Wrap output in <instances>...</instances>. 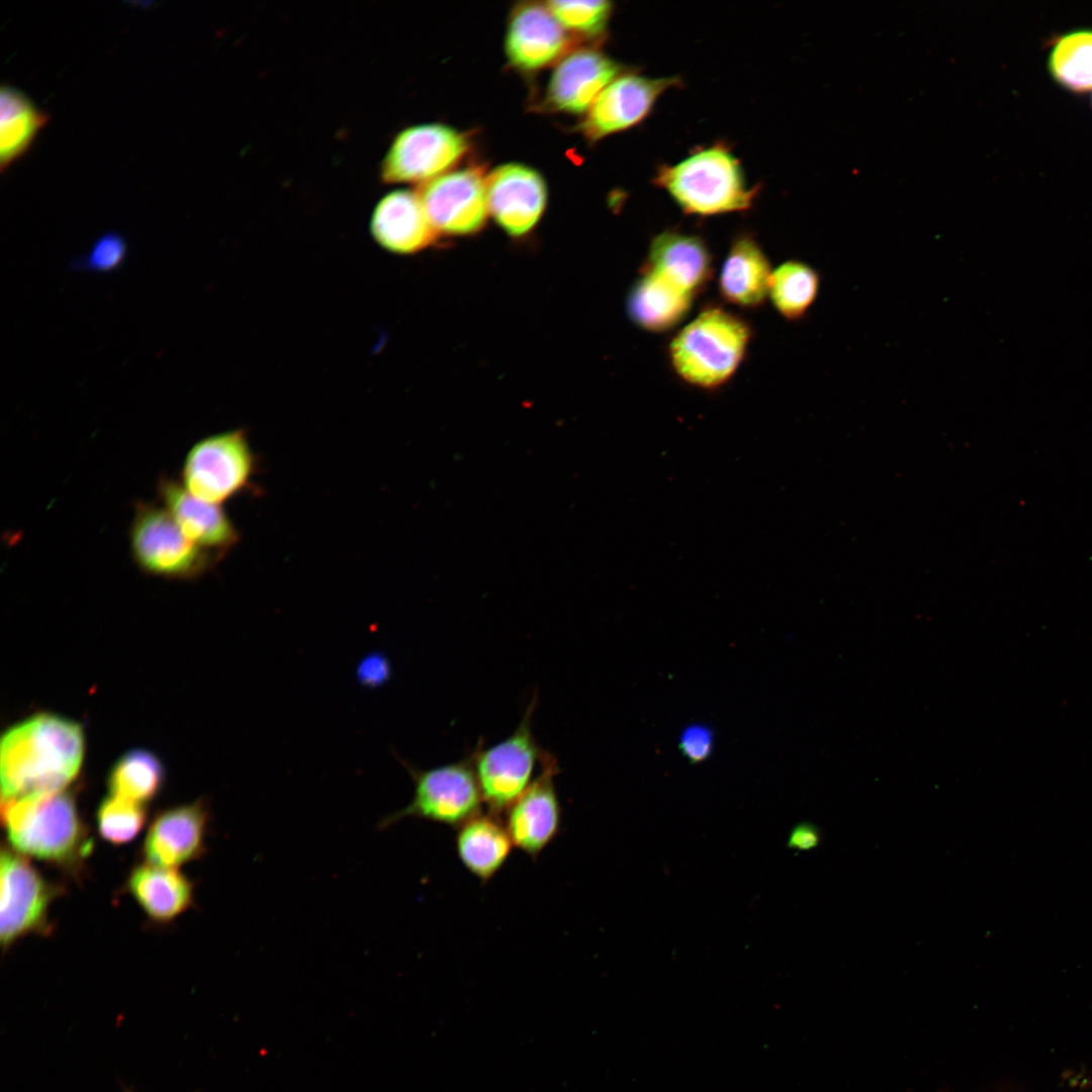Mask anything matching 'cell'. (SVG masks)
I'll use <instances>...</instances> for the list:
<instances>
[{
    "label": "cell",
    "instance_id": "1",
    "mask_svg": "<svg viewBox=\"0 0 1092 1092\" xmlns=\"http://www.w3.org/2000/svg\"><path fill=\"white\" fill-rule=\"evenodd\" d=\"M85 753L81 725L40 713L10 727L0 745L2 800L65 791L79 775Z\"/></svg>",
    "mask_w": 1092,
    "mask_h": 1092
},
{
    "label": "cell",
    "instance_id": "2",
    "mask_svg": "<svg viewBox=\"0 0 1092 1092\" xmlns=\"http://www.w3.org/2000/svg\"><path fill=\"white\" fill-rule=\"evenodd\" d=\"M1 816L11 846L18 852L59 864H72L91 849L76 801L69 792L2 800Z\"/></svg>",
    "mask_w": 1092,
    "mask_h": 1092
},
{
    "label": "cell",
    "instance_id": "3",
    "mask_svg": "<svg viewBox=\"0 0 1092 1092\" xmlns=\"http://www.w3.org/2000/svg\"><path fill=\"white\" fill-rule=\"evenodd\" d=\"M655 185L687 213L715 215L751 207L757 188L750 187L740 162L724 145L696 151L673 165L661 166Z\"/></svg>",
    "mask_w": 1092,
    "mask_h": 1092
},
{
    "label": "cell",
    "instance_id": "4",
    "mask_svg": "<svg viewBox=\"0 0 1092 1092\" xmlns=\"http://www.w3.org/2000/svg\"><path fill=\"white\" fill-rule=\"evenodd\" d=\"M751 332L748 323L733 312L715 306L705 308L670 341L671 368L693 386L719 387L741 364Z\"/></svg>",
    "mask_w": 1092,
    "mask_h": 1092
},
{
    "label": "cell",
    "instance_id": "5",
    "mask_svg": "<svg viewBox=\"0 0 1092 1092\" xmlns=\"http://www.w3.org/2000/svg\"><path fill=\"white\" fill-rule=\"evenodd\" d=\"M128 536L134 564L154 577L195 580L210 571L220 557L190 541L157 503L134 504Z\"/></svg>",
    "mask_w": 1092,
    "mask_h": 1092
},
{
    "label": "cell",
    "instance_id": "6",
    "mask_svg": "<svg viewBox=\"0 0 1092 1092\" xmlns=\"http://www.w3.org/2000/svg\"><path fill=\"white\" fill-rule=\"evenodd\" d=\"M403 765L415 784L413 799L405 807L382 817L379 829L406 818L458 828L481 813L483 800L472 763L458 761L427 770Z\"/></svg>",
    "mask_w": 1092,
    "mask_h": 1092
},
{
    "label": "cell",
    "instance_id": "7",
    "mask_svg": "<svg viewBox=\"0 0 1092 1092\" xmlns=\"http://www.w3.org/2000/svg\"><path fill=\"white\" fill-rule=\"evenodd\" d=\"M255 468L247 435L233 430L196 442L185 457L180 481L196 498L220 506L250 484Z\"/></svg>",
    "mask_w": 1092,
    "mask_h": 1092
},
{
    "label": "cell",
    "instance_id": "8",
    "mask_svg": "<svg viewBox=\"0 0 1092 1092\" xmlns=\"http://www.w3.org/2000/svg\"><path fill=\"white\" fill-rule=\"evenodd\" d=\"M535 704V703H534ZM532 703L516 731L503 741L474 754L472 766L488 812L499 815L532 784L537 763L546 753L531 731Z\"/></svg>",
    "mask_w": 1092,
    "mask_h": 1092
},
{
    "label": "cell",
    "instance_id": "9",
    "mask_svg": "<svg viewBox=\"0 0 1092 1092\" xmlns=\"http://www.w3.org/2000/svg\"><path fill=\"white\" fill-rule=\"evenodd\" d=\"M468 141L443 124H420L399 132L381 164L386 183H426L443 175L467 152Z\"/></svg>",
    "mask_w": 1092,
    "mask_h": 1092
},
{
    "label": "cell",
    "instance_id": "10",
    "mask_svg": "<svg viewBox=\"0 0 1092 1092\" xmlns=\"http://www.w3.org/2000/svg\"><path fill=\"white\" fill-rule=\"evenodd\" d=\"M417 194L437 235H474L489 213L485 178L477 169L443 174L423 183Z\"/></svg>",
    "mask_w": 1092,
    "mask_h": 1092
},
{
    "label": "cell",
    "instance_id": "11",
    "mask_svg": "<svg viewBox=\"0 0 1092 1092\" xmlns=\"http://www.w3.org/2000/svg\"><path fill=\"white\" fill-rule=\"evenodd\" d=\"M0 866V938L5 947L43 927L56 889L12 850L2 849Z\"/></svg>",
    "mask_w": 1092,
    "mask_h": 1092
},
{
    "label": "cell",
    "instance_id": "12",
    "mask_svg": "<svg viewBox=\"0 0 1092 1092\" xmlns=\"http://www.w3.org/2000/svg\"><path fill=\"white\" fill-rule=\"evenodd\" d=\"M679 83L677 77L649 78L633 73L620 75L590 105L580 129L590 141L628 129L648 115L665 91Z\"/></svg>",
    "mask_w": 1092,
    "mask_h": 1092
},
{
    "label": "cell",
    "instance_id": "13",
    "mask_svg": "<svg viewBox=\"0 0 1092 1092\" xmlns=\"http://www.w3.org/2000/svg\"><path fill=\"white\" fill-rule=\"evenodd\" d=\"M556 774V760L547 753L539 775L506 810L505 826L514 845L532 858L560 832L561 806L553 781Z\"/></svg>",
    "mask_w": 1092,
    "mask_h": 1092
},
{
    "label": "cell",
    "instance_id": "14",
    "mask_svg": "<svg viewBox=\"0 0 1092 1092\" xmlns=\"http://www.w3.org/2000/svg\"><path fill=\"white\" fill-rule=\"evenodd\" d=\"M488 212L511 237L529 234L546 204V186L535 171L520 164L495 168L485 178Z\"/></svg>",
    "mask_w": 1092,
    "mask_h": 1092
},
{
    "label": "cell",
    "instance_id": "15",
    "mask_svg": "<svg viewBox=\"0 0 1092 1092\" xmlns=\"http://www.w3.org/2000/svg\"><path fill=\"white\" fill-rule=\"evenodd\" d=\"M209 811L203 800L168 809L152 823L144 843L151 864L172 868L199 857L205 850Z\"/></svg>",
    "mask_w": 1092,
    "mask_h": 1092
},
{
    "label": "cell",
    "instance_id": "16",
    "mask_svg": "<svg viewBox=\"0 0 1092 1092\" xmlns=\"http://www.w3.org/2000/svg\"><path fill=\"white\" fill-rule=\"evenodd\" d=\"M157 492L182 533L199 547L220 556L238 542L239 533L220 506L196 498L180 480L163 475Z\"/></svg>",
    "mask_w": 1092,
    "mask_h": 1092
},
{
    "label": "cell",
    "instance_id": "17",
    "mask_svg": "<svg viewBox=\"0 0 1092 1092\" xmlns=\"http://www.w3.org/2000/svg\"><path fill=\"white\" fill-rule=\"evenodd\" d=\"M569 46L567 31L547 6L529 2L513 11L506 37V52L512 65L522 70H537L556 61Z\"/></svg>",
    "mask_w": 1092,
    "mask_h": 1092
},
{
    "label": "cell",
    "instance_id": "18",
    "mask_svg": "<svg viewBox=\"0 0 1092 1092\" xmlns=\"http://www.w3.org/2000/svg\"><path fill=\"white\" fill-rule=\"evenodd\" d=\"M620 72L621 67L600 51L576 50L553 71L546 99L556 110L584 112Z\"/></svg>",
    "mask_w": 1092,
    "mask_h": 1092
},
{
    "label": "cell",
    "instance_id": "19",
    "mask_svg": "<svg viewBox=\"0 0 1092 1092\" xmlns=\"http://www.w3.org/2000/svg\"><path fill=\"white\" fill-rule=\"evenodd\" d=\"M370 226L374 240L398 255L423 251L437 237L417 192L408 190L383 196L374 208Z\"/></svg>",
    "mask_w": 1092,
    "mask_h": 1092
},
{
    "label": "cell",
    "instance_id": "20",
    "mask_svg": "<svg viewBox=\"0 0 1092 1092\" xmlns=\"http://www.w3.org/2000/svg\"><path fill=\"white\" fill-rule=\"evenodd\" d=\"M644 269L695 296L712 275V256L698 236L665 231L650 243Z\"/></svg>",
    "mask_w": 1092,
    "mask_h": 1092
},
{
    "label": "cell",
    "instance_id": "21",
    "mask_svg": "<svg viewBox=\"0 0 1092 1092\" xmlns=\"http://www.w3.org/2000/svg\"><path fill=\"white\" fill-rule=\"evenodd\" d=\"M771 273L769 261L759 244L750 236H738L720 271V294L727 302L739 307H757L768 296Z\"/></svg>",
    "mask_w": 1092,
    "mask_h": 1092
},
{
    "label": "cell",
    "instance_id": "22",
    "mask_svg": "<svg viewBox=\"0 0 1092 1092\" xmlns=\"http://www.w3.org/2000/svg\"><path fill=\"white\" fill-rule=\"evenodd\" d=\"M694 296L658 274L644 269L626 299L631 322L653 333L670 330L688 314Z\"/></svg>",
    "mask_w": 1092,
    "mask_h": 1092
},
{
    "label": "cell",
    "instance_id": "23",
    "mask_svg": "<svg viewBox=\"0 0 1092 1092\" xmlns=\"http://www.w3.org/2000/svg\"><path fill=\"white\" fill-rule=\"evenodd\" d=\"M512 838L498 816L478 814L457 828L456 853L462 866L481 883L495 877L509 859Z\"/></svg>",
    "mask_w": 1092,
    "mask_h": 1092
},
{
    "label": "cell",
    "instance_id": "24",
    "mask_svg": "<svg viewBox=\"0 0 1092 1092\" xmlns=\"http://www.w3.org/2000/svg\"><path fill=\"white\" fill-rule=\"evenodd\" d=\"M127 887L148 916L158 922L174 919L193 900L192 883L172 868L139 866L130 873Z\"/></svg>",
    "mask_w": 1092,
    "mask_h": 1092
},
{
    "label": "cell",
    "instance_id": "25",
    "mask_svg": "<svg viewBox=\"0 0 1092 1092\" xmlns=\"http://www.w3.org/2000/svg\"><path fill=\"white\" fill-rule=\"evenodd\" d=\"M49 115L22 91L10 85L0 90V162L2 171L22 156Z\"/></svg>",
    "mask_w": 1092,
    "mask_h": 1092
},
{
    "label": "cell",
    "instance_id": "26",
    "mask_svg": "<svg viewBox=\"0 0 1092 1092\" xmlns=\"http://www.w3.org/2000/svg\"><path fill=\"white\" fill-rule=\"evenodd\" d=\"M1046 68L1061 88L1084 94L1092 90V28L1082 27L1057 35L1051 43Z\"/></svg>",
    "mask_w": 1092,
    "mask_h": 1092
},
{
    "label": "cell",
    "instance_id": "27",
    "mask_svg": "<svg viewBox=\"0 0 1092 1092\" xmlns=\"http://www.w3.org/2000/svg\"><path fill=\"white\" fill-rule=\"evenodd\" d=\"M820 286L816 268L801 260H788L772 270L768 297L782 316L799 321L816 301Z\"/></svg>",
    "mask_w": 1092,
    "mask_h": 1092
},
{
    "label": "cell",
    "instance_id": "28",
    "mask_svg": "<svg viewBox=\"0 0 1092 1092\" xmlns=\"http://www.w3.org/2000/svg\"><path fill=\"white\" fill-rule=\"evenodd\" d=\"M164 780L165 769L157 755L136 748L115 761L107 784L111 795L143 804L159 794Z\"/></svg>",
    "mask_w": 1092,
    "mask_h": 1092
},
{
    "label": "cell",
    "instance_id": "29",
    "mask_svg": "<svg viewBox=\"0 0 1092 1092\" xmlns=\"http://www.w3.org/2000/svg\"><path fill=\"white\" fill-rule=\"evenodd\" d=\"M143 804L110 795L99 805L96 821L100 835L113 844L132 840L146 821Z\"/></svg>",
    "mask_w": 1092,
    "mask_h": 1092
},
{
    "label": "cell",
    "instance_id": "30",
    "mask_svg": "<svg viewBox=\"0 0 1092 1092\" xmlns=\"http://www.w3.org/2000/svg\"><path fill=\"white\" fill-rule=\"evenodd\" d=\"M559 23L566 29L594 37L604 32L612 3L609 1H548L545 3Z\"/></svg>",
    "mask_w": 1092,
    "mask_h": 1092
},
{
    "label": "cell",
    "instance_id": "31",
    "mask_svg": "<svg viewBox=\"0 0 1092 1092\" xmlns=\"http://www.w3.org/2000/svg\"><path fill=\"white\" fill-rule=\"evenodd\" d=\"M127 255V244L122 235L114 231L101 235L82 259L73 263L74 268L95 273H109L120 268Z\"/></svg>",
    "mask_w": 1092,
    "mask_h": 1092
},
{
    "label": "cell",
    "instance_id": "32",
    "mask_svg": "<svg viewBox=\"0 0 1092 1092\" xmlns=\"http://www.w3.org/2000/svg\"><path fill=\"white\" fill-rule=\"evenodd\" d=\"M715 747L714 729L703 722L687 725L678 737V750L691 764L708 760Z\"/></svg>",
    "mask_w": 1092,
    "mask_h": 1092
},
{
    "label": "cell",
    "instance_id": "33",
    "mask_svg": "<svg viewBox=\"0 0 1092 1092\" xmlns=\"http://www.w3.org/2000/svg\"><path fill=\"white\" fill-rule=\"evenodd\" d=\"M391 672L387 656L381 652H372L361 659L356 674L362 686L377 688L390 678Z\"/></svg>",
    "mask_w": 1092,
    "mask_h": 1092
},
{
    "label": "cell",
    "instance_id": "34",
    "mask_svg": "<svg viewBox=\"0 0 1092 1092\" xmlns=\"http://www.w3.org/2000/svg\"><path fill=\"white\" fill-rule=\"evenodd\" d=\"M820 829L810 822H800L790 831L787 845L798 851H807L816 848L821 842Z\"/></svg>",
    "mask_w": 1092,
    "mask_h": 1092
},
{
    "label": "cell",
    "instance_id": "35",
    "mask_svg": "<svg viewBox=\"0 0 1092 1092\" xmlns=\"http://www.w3.org/2000/svg\"><path fill=\"white\" fill-rule=\"evenodd\" d=\"M1091 105H1092V97H1091Z\"/></svg>",
    "mask_w": 1092,
    "mask_h": 1092
}]
</instances>
